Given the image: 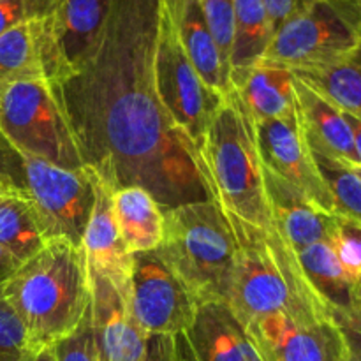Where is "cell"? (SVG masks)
Listing matches in <instances>:
<instances>
[{
	"label": "cell",
	"instance_id": "cell-1",
	"mask_svg": "<svg viewBox=\"0 0 361 361\" xmlns=\"http://www.w3.org/2000/svg\"><path fill=\"white\" fill-rule=\"evenodd\" d=\"M161 4L113 0L94 53L63 92L85 162L111 190L143 187L166 210L212 194L200 150L155 90Z\"/></svg>",
	"mask_w": 361,
	"mask_h": 361
},
{
	"label": "cell",
	"instance_id": "cell-2",
	"mask_svg": "<svg viewBox=\"0 0 361 361\" xmlns=\"http://www.w3.org/2000/svg\"><path fill=\"white\" fill-rule=\"evenodd\" d=\"M224 214L236 240L228 305L242 326L274 314L296 323L330 319L331 310L309 284L296 250L277 228L267 231Z\"/></svg>",
	"mask_w": 361,
	"mask_h": 361
},
{
	"label": "cell",
	"instance_id": "cell-3",
	"mask_svg": "<svg viewBox=\"0 0 361 361\" xmlns=\"http://www.w3.org/2000/svg\"><path fill=\"white\" fill-rule=\"evenodd\" d=\"M4 298L27 330L30 349L51 348L80 326L90 305L83 249L51 240L2 286Z\"/></svg>",
	"mask_w": 361,
	"mask_h": 361
},
{
	"label": "cell",
	"instance_id": "cell-4",
	"mask_svg": "<svg viewBox=\"0 0 361 361\" xmlns=\"http://www.w3.org/2000/svg\"><path fill=\"white\" fill-rule=\"evenodd\" d=\"M203 175L212 200L259 229H275L264 189L256 122L231 92L217 106L201 145Z\"/></svg>",
	"mask_w": 361,
	"mask_h": 361
},
{
	"label": "cell",
	"instance_id": "cell-5",
	"mask_svg": "<svg viewBox=\"0 0 361 361\" xmlns=\"http://www.w3.org/2000/svg\"><path fill=\"white\" fill-rule=\"evenodd\" d=\"M159 252L201 303H228L236 240L215 201H190L164 210Z\"/></svg>",
	"mask_w": 361,
	"mask_h": 361
},
{
	"label": "cell",
	"instance_id": "cell-6",
	"mask_svg": "<svg viewBox=\"0 0 361 361\" xmlns=\"http://www.w3.org/2000/svg\"><path fill=\"white\" fill-rule=\"evenodd\" d=\"M0 140L16 155L73 169L87 164L59 81L25 80L0 87Z\"/></svg>",
	"mask_w": 361,
	"mask_h": 361
},
{
	"label": "cell",
	"instance_id": "cell-7",
	"mask_svg": "<svg viewBox=\"0 0 361 361\" xmlns=\"http://www.w3.org/2000/svg\"><path fill=\"white\" fill-rule=\"evenodd\" d=\"M356 14L358 0H316L275 30L261 60L293 73L337 62L360 44Z\"/></svg>",
	"mask_w": 361,
	"mask_h": 361
},
{
	"label": "cell",
	"instance_id": "cell-8",
	"mask_svg": "<svg viewBox=\"0 0 361 361\" xmlns=\"http://www.w3.org/2000/svg\"><path fill=\"white\" fill-rule=\"evenodd\" d=\"M23 192L46 242L66 240L80 247L95 201L94 169L63 168L44 159L18 155Z\"/></svg>",
	"mask_w": 361,
	"mask_h": 361
},
{
	"label": "cell",
	"instance_id": "cell-9",
	"mask_svg": "<svg viewBox=\"0 0 361 361\" xmlns=\"http://www.w3.org/2000/svg\"><path fill=\"white\" fill-rule=\"evenodd\" d=\"M154 80L159 101L168 115L201 150L215 109L224 97L212 92L194 69L164 0L155 39Z\"/></svg>",
	"mask_w": 361,
	"mask_h": 361
},
{
	"label": "cell",
	"instance_id": "cell-10",
	"mask_svg": "<svg viewBox=\"0 0 361 361\" xmlns=\"http://www.w3.org/2000/svg\"><path fill=\"white\" fill-rule=\"evenodd\" d=\"M200 302L157 250L133 254L130 310L147 335L182 337Z\"/></svg>",
	"mask_w": 361,
	"mask_h": 361
},
{
	"label": "cell",
	"instance_id": "cell-11",
	"mask_svg": "<svg viewBox=\"0 0 361 361\" xmlns=\"http://www.w3.org/2000/svg\"><path fill=\"white\" fill-rule=\"evenodd\" d=\"M256 136L264 168L296 187L321 212L335 215L334 197L317 169L298 113L256 122Z\"/></svg>",
	"mask_w": 361,
	"mask_h": 361
},
{
	"label": "cell",
	"instance_id": "cell-12",
	"mask_svg": "<svg viewBox=\"0 0 361 361\" xmlns=\"http://www.w3.org/2000/svg\"><path fill=\"white\" fill-rule=\"evenodd\" d=\"M261 361H348V344L334 317L296 323L286 316H264L245 326Z\"/></svg>",
	"mask_w": 361,
	"mask_h": 361
},
{
	"label": "cell",
	"instance_id": "cell-13",
	"mask_svg": "<svg viewBox=\"0 0 361 361\" xmlns=\"http://www.w3.org/2000/svg\"><path fill=\"white\" fill-rule=\"evenodd\" d=\"M73 76L60 49L53 13L21 21L0 35V87L25 80L66 85Z\"/></svg>",
	"mask_w": 361,
	"mask_h": 361
},
{
	"label": "cell",
	"instance_id": "cell-14",
	"mask_svg": "<svg viewBox=\"0 0 361 361\" xmlns=\"http://www.w3.org/2000/svg\"><path fill=\"white\" fill-rule=\"evenodd\" d=\"M90 310L104 361H143L148 335L130 310V289L120 291L102 275L88 271Z\"/></svg>",
	"mask_w": 361,
	"mask_h": 361
},
{
	"label": "cell",
	"instance_id": "cell-15",
	"mask_svg": "<svg viewBox=\"0 0 361 361\" xmlns=\"http://www.w3.org/2000/svg\"><path fill=\"white\" fill-rule=\"evenodd\" d=\"M94 175L95 201L85 229L81 249L87 257L88 271L102 275L116 289L127 291L130 289L133 254L127 250L113 215L111 187L95 171Z\"/></svg>",
	"mask_w": 361,
	"mask_h": 361
},
{
	"label": "cell",
	"instance_id": "cell-16",
	"mask_svg": "<svg viewBox=\"0 0 361 361\" xmlns=\"http://www.w3.org/2000/svg\"><path fill=\"white\" fill-rule=\"evenodd\" d=\"M264 189L277 231L298 252L305 247L331 242L338 217L314 207L296 187L282 180L263 166Z\"/></svg>",
	"mask_w": 361,
	"mask_h": 361
},
{
	"label": "cell",
	"instance_id": "cell-17",
	"mask_svg": "<svg viewBox=\"0 0 361 361\" xmlns=\"http://www.w3.org/2000/svg\"><path fill=\"white\" fill-rule=\"evenodd\" d=\"M182 337L192 361H261L245 328L224 302L201 303Z\"/></svg>",
	"mask_w": 361,
	"mask_h": 361
},
{
	"label": "cell",
	"instance_id": "cell-18",
	"mask_svg": "<svg viewBox=\"0 0 361 361\" xmlns=\"http://www.w3.org/2000/svg\"><path fill=\"white\" fill-rule=\"evenodd\" d=\"M229 83L254 122L288 118L298 113L295 74L288 67L257 60L250 67L233 71Z\"/></svg>",
	"mask_w": 361,
	"mask_h": 361
},
{
	"label": "cell",
	"instance_id": "cell-19",
	"mask_svg": "<svg viewBox=\"0 0 361 361\" xmlns=\"http://www.w3.org/2000/svg\"><path fill=\"white\" fill-rule=\"evenodd\" d=\"M296 108L310 147L349 166H358L353 130L344 113L295 76Z\"/></svg>",
	"mask_w": 361,
	"mask_h": 361
},
{
	"label": "cell",
	"instance_id": "cell-20",
	"mask_svg": "<svg viewBox=\"0 0 361 361\" xmlns=\"http://www.w3.org/2000/svg\"><path fill=\"white\" fill-rule=\"evenodd\" d=\"M166 2V0H164ZM168 6V4H166ZM176 32L180 35L187 56L203 83L219 97H226L233 92L229 83V71L224 66L208 28L200 0H175L168 6Z\"/></svg>",
	"mask_w": 361,
	"mask_h": 361
},
{
	"label": "cell",
	"instance_id": "cell-21",
	"mask_svg": "<svg viewBox=\"0 0 361 361\" xmlns=\"http://www.w3.org/2000/svg\"><path fill=\"white\" fill-rule=\"evenodd\" d=\"M111 4L113 0H55L53 23L62 55L74 76L94 53Z\"/></svg>",
	"mask_w": 361,
	"mask_h": 361
},
{
	"label": "cell",
	"instance_id": "cell-22",
	"mask_svg": "<svg viewBox=\"0 0 361 361\" xmlns=\"http://www.w3.org/2000/svg\"><path fill=\"white\" fill-rule=\"evenodd\" d=\"M113 215L130 254L150 252L164 238V208L143 187L113 190Z\"/></svg>",
	"mask_w": 361,
	"mask_h": 361
},
{
	"label": "cell",
	"instance_id": "cell-23",
	"mask_svg": "<svg viewBox=\"0 0 361 361\" xmlns=\"http://www.w3.org/2000/svg\"><path fill=\"white\" fill-rule=\"evenodd\" d=\"M296 256L309 284L331 312H355L356 282L344 270L330 242L314 243Z\"/></svg>",
	"mask_w": 361,
	"mask_h": 361
},
{
	"label": "cell",
	"instance_id": "cell-24",
	"mask_svg": "<svg viewBox=\"0 0 361 361\" xmlns=\"http://www.w3.org/2000/svg\"><path fill=\"white\" fill-rule=\"evenodd\" d=\"M293 74L319 92L342 113L361 118V42L337 62Z\"/></svg>",
	"mask_w": 361,
	"mask_h": 361
},
{
	"label": "cell",
	"instance_id": "cell-25",
	"mask_svg": "<svg viewBox=\"0 0 361 361\" xmlns=\"http://www.w3.org/2000/svg\"><path fill=\"white\" fill-rule=\"evenodd\" d=\"M274 37L264 0H235V28L229 56V74L263 59Z\"/></svg>",
	"mask_w": 361,
	"mask_h": 361
},
{
	"label": "cell",
	"instance_id": "cell-26",
	"mask_svg": "<svg viewBox=\"0 0 361 361\" xmlns=\"http://www.w3.org/2000/svg\"><path fill=\"white\" fill-rule=\"evenodd\" d=\"M0 245L6 247L20 263L30 259L46 245L23 187L0 203Z\"/></svg>",
	"mask_w": 361,
	"mask_h": 361
},
{
	"label": "cell",
	"instance_id": "cell-27",
	"mask_svg": "<svg viewBox=\"0 0 361 361\" xmlns=\"http://www.w3.org/2000/svg\"><path fill=\"white\" fill-rule=\"evenodd\" d=\"M310 152L334 197L335 217L361 228V178L349 164H344L314 147H310Z\"/></svg>",
	"mask_w": 361,
	"mask_h": 361
},
{
	"label": "cell",
	"instance_id": "cell-28",
	"mask_svg": "<svg viewBox=\"0 0 361 361\" xmlns=\"http://www.w3.org/2000/svg\"><path fill=\"white\" fill-rule=\"evenodd\" d=\"M56 361H104L92 310L88 305L80 326L53 345Z\"/></svg>",
	"mask_w": 361,
	"mask_h": 361
},
{
	"label": "cell",
	"instance_id": "cell-29",
	"mask_svg": "<svg viewBox=\"0 0 361 361\" xmlns=\"http://www.w3.org/2000/svg\"><path fill=\"white\" fill-rule=\"evenodd\" d=\"M200 6L221 53L222 62L229 71L233 28H235V0H200Z\"/></svg>",
	"mask_w": 361,
	"mask_h": 361
},
{
	"label": "cell",
	"instance_id": "cell-30",
	"mask_svg": "<svg viewBox=\"0 0 361 361\" xmlns=\"http://www.w3.org/2000/svg\"><path fill=\"white\" fill-rule=\"evenodd\" d=\"M28 351L30 345L27 330L13 307L4 298L0 286V361H21Z\"/></svg>",
	"mask_w": 361,
	"mask_h": 361
},
{
	"label": "cell",
	"instance_id": "cell-31",
	"mask_svg": "<svg viewBox=\"0 0 361 361\" xmlns=\"http://www.w3.org/2000/svg\"><path fill=\"white\" fill-rule=\"evenodd\" d=\"M55 11V0H4L0 2V35L14 25Z\"/></svg>",
	"mask_w": 361,
	"mask_h": 361
},
{
	"label": "cell",
	"instance_id": "cell-32",
	"mask_svg": "<svg viewBox=\"0 0 361 361\" xmlns=\"http://www.w3.org/2000/svg\"><path fill=\"white\" fill-rule=\"evenodd\" d=\"M348 344V361H361V312H331Z\"/></svg>",
	"mask_w": 361,
	"mask_h": 361
},
{
	"label": "cell",
	"instance_id": "cell-33",
	"mask_svg": "<svg viewBox=\"0 0 361 361\" xmlns=\"http://www.w3.org/2000/svg\"><path fill=\"white\" fill-rule=\"evenodd\" d=\"M143 361H182L178 337L171 335H148Z\"/></svg>",
	"mask_w": 361,
	"mask_h": 361
},
{
	"label": "cell",
	"instance_id": "cell-34",
	"mask_svg": "<svg viewBox=\"0 0 361 361\" xmlns=\"http://www.w3.org/2000/svg\"><path fill=\"white\" fill-rule=\"evenodd\" d=\"M316 0H264L268 14H270L271 27H274V34L284 21L298 14L300 11L307 9Z\"/></svg>",
	"mask_w": 361,
	"mask_h": 361
},
{
	"label": "cell",
	"instance_id": "cell-35",
	"mask_svg": "<svg viewBox=\"0 0 361 361\" xmlns=\"http://www.w3.org/2000/svg\"><path fill=\"white\" fill-rule=\"evenodd\" d=\"M20 267H21L20 261H18L16 257L6 249V247L0 245V286L6 284Z\"/></svg>",
	"mask_w": 361,
	"mask_h": 361
},
{
	"label": "cell",
	"instance_id": "cell-36",
	"mask_svg": "<svg viewBox=\"0 0 361 361\" xmlns=\"http://www.w3.org/2000/svg\"><path fill=\"white\" fill-rule=\"evenodd\" d=\"M338 224H341V229L345 235V238L351 242L353 249H355L356 257H358L360 270H361V228L356 224H351V222L348 221H342V219H338Z\"/></svg>",
	"mask_w": 361,
	"mask_h": 361
},
{
	"label": "cell",
	"instance_id": "cell-37",
	"mask_svg": "<svg viewBox=\"0 0 361 361\" xmlns=\"http://www.w3.org/2000/svg\"><path fill=\"white\" fill-rule=\"evenodd\" d=\"M20 190H21V185H18V183L14 182L9 175H6V173H0V203H2V201H6L7 197L18 194Z\"/></svg>",
	"mask_w": 361,
	"mask_h": 361
},
{
	"label": "cell",
	"instance_id": "cell-38",
	"mask_svg": "<svg viewBox=\"0 0 361 361\" xmlns=\"http://www.w3.org/2000/svg\"><path fill=\"white\" fill-rule=\"evenodd\" d=\"M344 116L353 130V140H355L356 154H358V159H360L358 166H361V118H358V116H355V115H349V113H344Z\"/></svg>",
	"mask_w": 361,
	"mask_h": 361
},
{
	"label": "cell",
	"instance_id": "cell-39",
	"mask_svg": "<svg viewBox=\"0 0 361 361\" xmlns=\"http://www.w3.org/2000/svg\"><path fill=\"white\" fill-rule=\"evenodd\" d=\"M21 361H56V356L51 345V348L30 349V351L21 358Z\"/></svg>",
	"mask_w": 361,
	"mask_h": 361
},
{
	"label": "cell",
	"instance_id": "cell-40",
	"mask_svg": "<svg viewBox=\"0 0 361 361\" xmlns=\"http://www.w3.org/2000/svg\"><path fill=\"white\" fill-rule=\"evenodd\" d=\"M355 300H356V310L361 312V279L356 282V288H355Z\"/></svg>",
	"mask_w": 361,
	"mask_h": 361
},
{
	"label": "cell",
	"instance_id": "cell-41",
	"mask_svg": "<svg viewBox=\"0 0 361 361\" xmlns=\"http://www.w3.org/2000/svg\"><path fill=\"white\" fill-rule=\"evenodd\" d=\"M356 34L361 42V0H358V14H356Z\"/></svg>",
	"mask_w": 361,
	"mask_h": 361
},
{
	"label": "cell",
	"instance_id": "cell-42",
	"mask_svg": "<svg viewBox=\"0 0 361 361\" xmlns=\"http://www.w3.org/2000/svg\"><path fill=\"white\" fill-rule=\"evenodd\" d=\"M351 168L355 169V171H356V175H358L360 178H361V166H351Z\"/></svg>",
	"mask_w": 361,
	"mask_h": 361
},
{
	"label": "cell",
	"instance_id": "cell-43",
	"mask_svg": "<svg viewBox=\"0 0 361 361\" xmlns=\"http://www.w3.org/2000/svg\"><path fill=\"white\" fill-rule=\"evenodd\" d=\"M173 2H175V0H166V4H168V6H169V4H173Z\"/></svg>",
	"mask_w": 361,
	"mask_h": 361
},
{
	"label": "cell",
	"instance_id": "cell-44",
	"mask_svg": "<svg viewBox=\"0 0 361 361\" xmlns=\"http://www.w3.org/2000/svg\"><path fill=\"white\" fill-rule=\"evenodd\" d=\"M0 2H4V0H0Z\"/></svg>",
	"mask_w": 361,
	"mask_h": 361
},
{
	"label": "cell",
	"instance_id": "cell-45",
	"mask_svg": "<svg viewBox=\"0 0 361 361\" xmlns=\"http://www.w3.org/2000/svg\"><path fill=\"white\" fill-rule=\"evenodd\" d=\"M0 173H4V171H0Z\"/></svg>",
	"mask_w": 361,
	"mask_h": 361
},
{
	"label": "cell",
	"instance_id": "cell-46",
	"mask_svg": "<svg viewBox=\"0 0 361 361\" xmlns=\"http://www.w3.org/2000/svg\"><path fill=\"white\" fill-rule=\"evenodd\" d=\"M182 361H183V358H182Z\"/></svg>",
	"mask_w": 361,
	"mask_h": 361
}]
</instances>
